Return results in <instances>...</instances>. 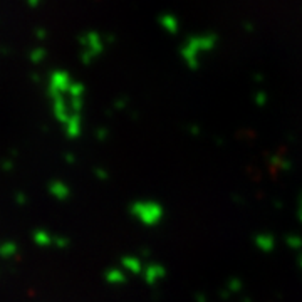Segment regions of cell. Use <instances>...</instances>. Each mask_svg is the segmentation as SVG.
I'll use <instances>...</instances> for the list:
<instances>
[{
  "mask_svg": "<svg viewBox=\"0 0 302 302\" xmlns=\"http://www.w3.org/2000/svg\"><path fill=\"white\" fill-rule=\"evenodd\" d=\"M32 239H34V242L40 247L54 245V237L49 234L47 230H44V228H37V230L32 234Z\"/></svg>",
  "mask_w": 302,
  "mask_h": 302,
  "instance_id": "2",
  "label": "cell"
},
{
  "mask_svg": "<svg viewBox=\"0 0 302 302\" xmlns=\"http://www.w3.org/2000/svg\"><path fill=\"white\" fill-rule=\"evenodd\" d=\"M15 254H17V245L14 242H3L0 245V257H3V259L14 257Z\"/></svg>",
  "mask_w": 302,
  "mask_h": 302,
  "instance_id": "3",
  "label": "cell"
},
{
  "mask_svg": "<svg viewBox=\"0 0 302 302\" xmlns=\"http://www.w3.org/2000/svg\"><path fill=\"white\" fill-rule=\"evenodd\" d=\"M49 191H51L52 197L56 200H59V202H64V200H67L69 197V186L66 183L59 181V180H56V181H52L51 185H49Z\"/></svg>",
  "mask_w": 302,
  "mask_h": 302,
  "instance_id": "1",
  "label": "cell"
},
{
  "mask_svg": "<svg viewBox=\"0 0 302 302\" xmlns=\"http://www.w3.org/2000/svg\"><path fill=\"white\" fill-rule=\"evenodd\" d=\"M54 245L56 247H67V239H64V237H54Z\"/></svg>",
  "mask_w": 302,
  "mask_h": 302,
  "instance_id": "4",
  "label": "cell"
}]
</instances>
